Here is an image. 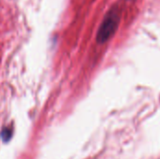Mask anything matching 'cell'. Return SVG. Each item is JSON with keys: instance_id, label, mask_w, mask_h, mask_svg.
<instances>
[{"instance_id": "1", "label": "cell", "mask_w": 160, "mask_h": 159, "mask_svg": "<svg viewBox=\"0 0 160 159\" xmlns=\"http://www.w3.org/2000/svg\"><path fill=\"white\" fill-rule=\"evenodd\" d=\"M120 11L117 7H112L106 13L97 33V41L99 44L107 42L115 34L120 23Z\"/></svg>"}, {"instance_id": "2", "label": "cell", "mask_w": 160, "mask_h": 159, "mask_svg": "<svg viewBox=\"0 0 160 159\" xmlns=\"http://www.w3.org/2000/svg\"><path fill=\"white\" fill-rule=\"evenodd\" d=\"M13 136L12 127H5L1 131V139L4 142H8Z\"/></svg>"}]
</instances>
